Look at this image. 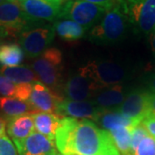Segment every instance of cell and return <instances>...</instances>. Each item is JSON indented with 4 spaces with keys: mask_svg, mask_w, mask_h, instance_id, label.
<instances>
[{
    "mask_svg": "<svg viewBox=\"0 0 155 155\" xmlns=\"http://www.w3.org/2000/svg\"><path fill=\"white\" fill-rule=\"evenodd\" d=\"M54 140L62 154L121 155L109 132L86 119L63 117Z\"/></svg>",
    "mask_w": 155,
    "mask_h": 155,
    "instance_id": "obj_1",
    "label": "cell"
},
{
    "mask_svg": "<svg viewBox=\"0 0 155 155\" xmlns=\"http://www.w3.org/2000/svg\"><path fill=\"white\" fill-rule=\"evenodd\" d=\"M129 25L122 4L116 5L106 11L100 22L90 30L89 40L100 45L115 44L124 38Z\"/></svg>",
    "mask_w": 155,
    "mask_h": 155,
    "instance_id": "obj_2",
    "label": "cell"
},
{
    "mask_svg": "<svg viewBox=\"0 0 155 155\" xmlns=\"http://www.w3.org/2000/svg\"><path fill=\"white\" fill-rule=\"evenodd\" d=\"M78 74L87 78L98 91L116 84H122L129 78L128 70L111 61H92L78 69Z\"/></svg>",
    "mask_w": 155,
    "mask_h": 155,
    "instance_id": "obj_3",
    "label": "cell"
},
{
    "mask_svg": "<svg viewBox=\"0 0 155 155\" xmlns=\"http://www.w3.org/2000/svg\"><path fill=\"white\" fill-rule=\"evenodd\" d=\"M31 67L41 83L61 93L60 90L63 87V58L60 50L56 48H48L33 61Z\"/></svg>",
    "mask_w": 155,
    "mask_h": 155,
    "instance_id": "obj_4",
    "label": "cell"
},
{
    "mask_svg": "<svg viewBox=\"0 0 155 155\" xmlns=\"http://www.w3.org/2000/svg\"><path fill=\"white\" fill-rule=\"evenodd\" d=\"M55 36V30L50 23L35 22L19 35V45L28 58L36 59L48 48Z\"/></svg>",
    "mask_w": 155,
    "mask_h": 155,
    "instance_id": "obj_5",
    "label": "cell"
},
{
    "mask_svg": "<svg viewBox=\"0 0 155 155\" xmlns=\"http://www.w3.org/2000/svg\"><path fill=\"white\" fill-rule=\"evenodd\" d=\"M109 9L83 0H67L62 7L60 19L71 20L91 30L103 18Z\"/></svg>",
    "mask_w": 155,
    "mask_h": 155,
    "instance_id": "obj_6",
    "label": "cell"
},
{
    "mask_svg": "<svg viewBox=\"0 0 155 155\" xmlns=\"http://www.w3.org/2000/svg\"><path fill=\"white\" fill-rule=\"evenodd\" d=\"M35 22L24 12L19 1L5 0L0 5V35L3 38L19 36Z\"/></svg>",
    "mask_w": 155,
    "mask_h": 155,
    "instance_id": "obj_7",
    "label": "cell"
},
{
    "mask_svg": "<svg viewBox=\"0 0 155 155\" xmlns=\"http://www.w3.org/2000/svg\"><path fill=\"white\" fill-rule=\"evenodd\" d=\"M122 6L135 32L153 33L155 28V0H124Z\"/></svg>",
    "mask_w": 155,
    "mask_h": 155,
    "instance_id": "obj_8",
    "label": "cell"
},
{
    "mask_svg": "<svg viewBox=\"0 0 155 155\" xmlns=\"http://www.w3.org/2000/svg\"><path fill=\"white\" fill-rule=\"evenodd\" d=\"M149 97L150 91L144 89L129 91L118 111L138 125L149 115Z\"/></svg>",
    "mask_w": 155,
    "mask_h": 155,
    "instance_id": "obj_9",
    "label": "cell"
},
{
    "mask_svg": "<svg viewBox=\"0 0 155 155\" xmlns=\"http://www.w3.org/2000/svg\"><path fill=\"white\" fill-rule=\"evenodd\" d=\"M67 0H28L21 3L29 18L36 22H56Z\"/></svg>",
    "mask_w": 155,
    "mask_h": 155,
    "instance_id": "obj_10",
    "label": "cell"
},
{
    "mask_svg": "<svg viewBox=\"0 0 155 155\" xmlns=\"http://www.w3.org/2000/svg\"><path fill=\"white\" fill-rule=\"evenodd\" d=\"M63 100L61 93L37 81L33 84L28 103L32 107L34 113L43 112L56 114L58 107Z\"/></svg>",
    "mask_w": 155,
    "mask_h": 155,
    "instance_id": "obj_11",
    "label": "cell"
},
{
    "mask_svg": "<svg viewBox=\"0 0 155 155\" xmlns=\"http://www.w3.org/2000/svg\"><path fill=\"white\" fill-rule=\"evenodd\" d=\"M15 146L18 155H58L54 140L35 131Z\"/></svg>",
    "mask_w": 155,
    "mask_h": 155,
    "instance_id": "obj_12",
    "label": "cell"
},
{
    "mask_svg": "<svg viewBox=\"0 0 155 155\" xmlns=\"http://www.w3.org/2000/svg\"><path fill=\"white\" fill-rule=\"evenodd\" d=\"M101 111L102 109L95 105L91 100L73 101L64 99L58 107L56 114L75 119H92L96 122Z\"/></svg>",
    "mask_w": 155,
    "mask_h": 155,
    "instance_id": "obj_13",
    "label": "cell"
},
{
    "mask_svg": "<svg viewBox=\"0 0 155 155\" xmlns=\"http://www.w3.org/2000/svg\"><path fill=\"white\" fill-rule=\"evenodd\" d=\"M63 91L67 99L73 101L91 100L98 91L83 76L74 75L67 81L63 86Z\"/></svg>",
    "mask_w": 155,
    "mask_h": 155,
    "instance_id": "obj_14",
    "label": "cell"
},
{
    "mask_svg": "<svg viewBox=\"0 0 155 155\" xmlns=\"http://www.w3.org/2000/svg\"><path fill=\"white\" fill-rule=\"evenodd\" d=\"M128 91L123 84H116L99 91L91 101L95 105L102 110H118Z\"/></svg>",
    "mask_w": 155,
    "mask_h": 155,
    "instance_id": "obj_15",
    "label": "cell"
},
{
    "mask_svg": "<svg viewBox=\"0 0 155 155\" xmlns=\"http://www.w3.org/2000/svg\"><path fill=\"white\" fill-rule=\"evenodd\" d=\"M6 122V131L14 144L25 140L35 130L32 114L12 117L7 119Z\"/></svg>",
    "mask_w": 155,
    "mask_h": 155,
    "instance_id": "obj_16",
    "label": "cell"
},
{
    "mask_svg": "<svg viewBox=\"0 0 155 155\" xmlns=\"http://www.w3.org/2000/svg\"><path fill=\"white\" fill-rule=\"evenodd\" d=\"M35 128L38 133L54 140L57 129L64 116L53 113L35 112L32 114Z\"/></svg>",
    "mask_w": 155,
    "mask_h": 155,
    "instance_id": "obj_17",
    "label": "cell"
},
{
    "mask_svg": "<svg viewBox=\"0 0 155 155\" xmlns=\"http://www.w3.org/2000/svg\"><path fill=\"white\" fill-rule=\"evenodd\" d=\"M32 84H16L0 72V94L2 97H13L28 102L32 91Z\"/></svg>",
    "mask_w": 155,
    "mask_h": 155,
    "instance_id": "obj_18",
    "label": "cell"
},
{
    "mask_svg": "<svg viewBox=\"0 0 155 155\" xmlns=\"http://www.w3.org/2000/svg\"><path fill=\"white\" fill-rule=\"evenodd\" d=\"M96 122L108 132L120 127H134L136 126L132 120L122 115L118 110H102Z\"/></svg>",
    "mask_w": 155,
    "mask_h": 155,
    "instance_id": "obj_19",
    "label": "cell"
},
{
    "mask_svg": "<svg viewBox=\"0 0 155 155\" xmlns=\"http://www.w3.org/2000/svg\"><path fill=\"white\" fill-rule=\"evenodd\" d=\"M0 110L5 114L6 120L25 114L34 113L33 109L28 102L7 97H0Z\"/></svg>",
    "mask_w": 155,
    "mask_h": 155,
    "instance_id": "obj_20",
    "label": "cell"
},
{
    "mask_svg": "<svg viewBox=\"0 0 155 155\" xmlns=\"http://www.w3.org/2000/svg\"><path fill=\"white\" fill-rule=\"evenodd\" d=\"M0 72L16 84H32L38 81V77L30 67L26 66L2 67Z\"/></svg>",
    "mask_w": 155,
    "mask_h": 155,
    "instance_id": "obj_21",
    "label": "cell"
},
{
    "mask_svg": "<svg viewBox=\"0 0 155 155\" xmlns=\"http://www.w3.org/2000/svg\"><path fill=\"white\" fill-rule=\"evenodd\" d=\"M53 26L55 34L65 41H77L84 37L86 32L81 25L71 20L59 19L54 22Z\"/></svg>",
    "mask_w": 155,
    "mask_h": 155,
    "instance_id": "obj_22",
    "label": "cell"
},
{
    "mask_svg": "<svg viewBox=\"0 0 155 155\" xmlns=\"http://www.w3.org/2000/svg\"><path fill=\"white\" fill-rule=\"evenodd\" d=\"M24 52L17 43H9L0 46V65L3 67L19 66L23 61Z\"/></svg>",
    "mask_w": 155,
    "mask_h": 155,
    "instance_id": "obj_23",
    "label": "cell"
},
{
    "mask_svg": "<svg viewBox=\"0 0 155 155\" xmlns=\"http://www.w3.org/2000/svg\"><path fill=\"white\" fill-rule=\"evenodd\" d=\"M133 127H120L109 131L111 139L121 155H131L130 140Z\"/></svg>",
    "mask_w": 155,
    "mask_h": 155,
    "instance_id": "obj_24",
    "label": "cell"
},
{
    "mask_svg": "<svg viewBox=\"0 0 155 155\" xmlns=\"http://www.w3.org/2000/svg\"><path fill=\"white\" fill-rule=\"evenodd\" d=\"M148 135V133L144 127V125L140 122L138 125L133 127L131 131V140H130V153L133 155L135 149L143 139Z\"/></svg>",
    "mask_w": 155,
    "mask_h": 155,
    "instance_id": "obj_25",
    "label": "cell"
},
{
    "mask_svg": "<svg viewBox=\"0 0 155 155\" xmlns=\"http://www.w3.org/2000/svg\"><path fill=\"white\" fill-rule=\"evenodd\" d=\"M133 155H155V138L146 136L139 144Z\"/></svg>",
    "mask_w": 155,
    "mask_h": 155,
    "instance_id": "obj_26",
    "label": "cell"
},
{
    "mask_svg": "<svg viewBox=\"0 0 155 155\" xmlns=\"http://www.w3.org/2000/svg\"><path fill=\"white\" fill-rule=\"evenodd\" d=\"M0 155H18L16 146L6 134L0 137Z\"/></svg>",
    "mask_w": 155,
    "mask_h": 155,
    "instance_id": "obj_27",
    "label": "cell"
},
{
    "mask_svg": "<svg viewBox=\"0 0 155 155\" xmlns=\"http://www.w3.org/2000/svg\"><path fill=\"white\" fill-rule=\"evenodd\" d=\"M149 135L155 138V116L148 115L141 122Z\"/></svg>",
    "mask_w": 155,
    "mask_h": 155,
    "instance_id": "obj_28",
    "label": "cell"
},
{
    "mask_svg": "<svg viewBox=\"0 0 155 155\" xmlns=\"http://www.w3.org/2000/svg\"><path fill=\"white\" fill-rule=\"evenodd\" d=\"M83 1H86L91 4H95L100 6H104L108 9H110L111 7L122 4L124 0H83Z\"/></svg>",
    "mask_w": 155,
    "mask_h": 155,
    "instance_id": "obj_29",
    "label": "cell"
},
{
    "mask_svg": "<svg viewBox=\"0 0 155 155\" xmlns=\"http://www.w3.org/2000/svg\"><path fill=\"white\" fill-rule=\"evenodd\" d=\"M146 85L148 89V91L155 94V73L151 74L146 79Z\"/></svg>",
    "mask_w": 155,
    "mask_h": 155,
    "instance_id": "obj_30",
    "label": "cell"
},
{
    "mask_svg": "<svg viewBox=\"0 0 155 155\" xmlns=\"http://www.w3.org/2000/svg\"><path fill=\"white\" fill-rule=\"evenodd\" d=\"M149 115L155 116V94L150 92Z\"/></svg>",
    "mask_w": 155,
    "mask_h": 155,
    "instance_id": "obj_31",
    "label": "cell"
},
{
    "mask_svg": "<svg viewBox=\"0 0 155 155\" xmlns=\"http://www.w3.org/2000/svg\"><path fill=\"white\" fill-rule=\"evenodd\" d=\"M6 126H7V122L5 119L2 118L0 116V137L5 135Z\"/></svg>",
    "mask_w": 155,
    "mask_h": 155,
    "instance_id": "obj_32",
    "label": "cell"
},
{
    "mask_svg": "<svg viewBox=\"0 0 155 155\" xmlns=\"http://www.w3.org/2000/svg\"><path fill=\"white\" fill-rule=\"evenodd\" d=\"M150 44L153 52L155 54V33L150 34Z\"/></svg>",
    "mask_w": 155,
    "mask_h": 155,
    "instance_id": "obj_33",
    "label": "cell"
},
{
    "mask_svg": "<svg viewBox=\"0 0 155 155\" xmlns=\"http://www.w3.org/2000/svg\"><path fill=\"white\" fill-rule=\"evenodd\" d=\"M58 155H79L77 154V153H67V154H62V153H60V154Z\"/></svg>",
    "mask_w": 155,
    "mask_h": 155,
    "instance_id": "obj_34",
    "label": "cell"
},
{
    "mask_svg": "<svg viewBox=\"0 0 155 155\" xmlns=\"http://www.w3.org/2000/svg\"><path fill=\"white\" fill-rule=\"evenodd\" d=\"M17 1H19L20 3H22V2H24V1H28V0H17Z\"/></svg>",
    "mask_w": 155,
    "mask_h": 155,
    "instance_id": "obj_35",
    "label": "cell"
},
{
    "mask_svg": "<svg viewBox=\"0 0 155 155\" xmlns=\"http://www.w3.org/2000/svg\"><path fill=\"white\" fill-rule=\"evenodd\" d=\"M5 1V0H0V5H1V4H3Z\"/></svg>",
    "mask_w": 155,
    "mask_h": 155,
    "instance_id": "obj_36",
    "label": "cell"
},
{
    "mask_svg": "<svg viewBox=\"0 0 155 155\" xmlns=\"http://www.w3.org/2000/svg\"><path fill=\"white\" fill-rule=\"evenodd\" d=\"M2 39H3V37L1 36V35H0V43H1V41H2Z\"/></svg>",
    "mask_w": 155,
    "mask_h": 155,
    "instance_id": "obj_37",
    "label": "cell"
},
{
    "mask_svg": "<svg viewBox=\"0 0 155 155\" xmlns=\"http://www.w3.org/2000/svg\"><path fill=\"white\" fill-rule=\"evenodd\" d=\"M153 33H155V28H154V29H153Z\"/></svg>",
    "mask_w": 155,
    "mask_h": 155,
    "instance_id": "obj_38",
    "label": "cell"
}]
</instances>
